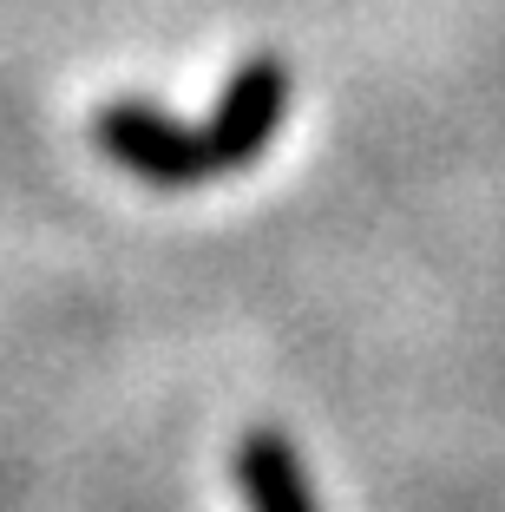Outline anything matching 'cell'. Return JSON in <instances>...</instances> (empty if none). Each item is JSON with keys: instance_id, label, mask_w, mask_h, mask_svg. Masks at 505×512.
I'll use <instances>...</instances> for the list:
<instances>
[{"instance_id": "cell-3", "label": "cell", "mask_w": 505, "mask_h": 512, "mask_svg": "<svg viewBox=\"0 0 505 512\" xmlns=\"http://www.w3.org/2000/svg\"><path fill=\"white\" fill-rule=\"evenodd\" d=\"M237 493L250 512H322L296 440L276 427H250L237 440Z\"/></svg>"}, {"instance_id": "cell-2", "label": "cell", "mask_w": 505, "mask_h": 512, "mask_svg": "<svg viewBox=\"0 0 505 512\" xmlns=\"http://www.w3.org/2000/svg\"><path fill=\"white\" fill-rule=\"evenodd\" d=\"M283 112H289V66L276 60V53L243 60L237 73H230V86H223L217 112L204 119L217 165L223 171L256 165V158H263V145L276 138V125H283Z\"/></svg>"}, {"instance_id": "cell-1", "label": "cell", "mask_w": 505, "mask_h": 512, "mask_svg": "<svg viewBox=\"0 0 505 512\" xmlns=\"http://www.w3.org/2000/svg\"><path fill=\"white\" fill-rule=\"evenodd\" d=\"M92 138L105 145L112 165H125L132 178H145V184H164V191L223 178L204 125L171 119V112L151 106V99H112V106L92 119Z\"/></svg>"}]
</instances>
